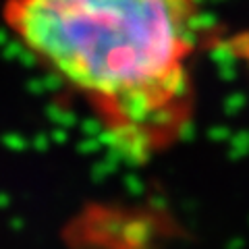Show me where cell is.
Instances as JSON below:
<instances>
[{
  "label": "cell",
  "mask_w": 249,
  "mask_h": 249,
  "mask_svg": "<svg viewBox=\"0 0 249 249\" xmlns=\"http://www.w3.org/2000/svg\"><path fill=\"white\" fill-rule=\"evenodd\" d=\"M2 21L85 100L116 154L145 162L183 135L193 114L199 0H6Z\"/></svg>",
  "instance_id": "cell-1"
}]
</instances>
